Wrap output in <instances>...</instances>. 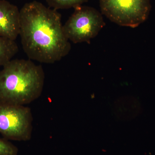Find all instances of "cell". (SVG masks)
<instances>
[{
  "instance_id": "6da1fadb",
  "label": "cell",
  "mask_w": 155,
  "mask_h": 155,
  "mask_svg": "<svg viewBox=\"0 0 155 155\" xmlns=\"http://www.w3.org/2000/svg\"><path fill=\"white\" fill-rule=\"evenodd\" d=\"M19 35L29 60L40 63L54 64L71 50L61 14L37 1L26 3L20 9Z\"/></svg>"
},
{
  "instance_id": "9c48e42d",
  "label": "cell",
  "mask_w": 155,
  "mask_h": 155,
  "mask_svg": "<svg viewBox=\"0 0 155 155\" xmlns=\"http://www.w3.org/2000/svg\"><path fill=\"white\" fill-rule=\"evenodd\" d=\"M18 149L5 138H0V155H18Z\"/></svg>"
},
{
  "instance_id": "8992f818",
  "label": "cell",
  "mask_w": 155,
  "mask_h": 155,
  "mask_svg": "<svg viewBox=\"0 0 155 155\" xmlns=\"http://www.w3.org/2000/svg\"><path fill=\"white\" fill-rule=\"evenodd\" d=\"M20 30V10L6 0H0V36L15 41Z\"/></svg>"
},
{
  "instance_id": "ba28073f",
  "label": "cell",
  "mask_w": 155,
  "mask_h": 155,
  "mask_svg": "<svg viewBox=\"0 0 155 155\" xmlns=\"http://www.w3.org/2000/svg\"><path fill=\"white\" fill-rule=\"evenodd\" d=\"M49 8L57 10L67 9L81 6L88 0H45Z\"/></svg>"
},
{
  "instance_id": "7a4b0ae2",
  "label": "cell",
  "mask_w": 155,
  "mask_h": 155,
  "mask_svg": "<svg viewBox=\"0 0 155 155\" xmlns=\"http://www.w3.org/2000/svg\"><path fill=\"white\" fill-rule=\"evenodd\" d=\"M45 73L31 60H11L0 71V102L25 106L41 96Z\"/></svg>"
},
{
  "instance_id": "277c9868",
  "label": "cell",
  "mask_w": 155,
  "mask_h": 155,
  "mask_svg": "<svg viewBox=\"0 0 155 155\" xmlns=\"http://www.w3.org/2000/svg\"><path fill=\"white\" fill-rule=\"evenodd\" d=\"M102 14L121 26L136 28L149 15L150 0H99Z\"/></svg>"
},
{
  "instance_id": "3957f363",
  "label": "cell",
  "mask_w": 155,
  "mask_h": 155,
  "mask_svg": "<svg viewBox=\"0 0 155 155\" xmlns=\"http://www.w3.org/2000/svg\"><path fill=\"white\" fill-rule=\"evenodd\" d=\"M33 118L26 106L0 102V134L8 140L26 141L31 138Z\"/></svg>"
},
{
  "instance_id": "5b68a950",
  "label": "cell",
  "mask_w": 155,
  "mask_h": 155,
  "mask_svg": "<svg viewBox=\"0 0 155 155\" xmlns=\"http://www.w3.org/2000/svg\"><path fill=\"white\" fill-rule=\"evenodd\" d=\"M67 22L63 25L65 35L74 43L87 42L97 35L105 25L102 14L88 6L76 7Z\"/></svg>"
},
{
  "instance_id": "52a82bcc",
  "label": "cell",
  "mask_w": 155,
  "mask_h": 155,
  "mask_svg": "<svg viewBox=\"0 0 155 155\" xmlns=\"http://www.w3.org/2000/svg\"><path fill=\"white\" fill-rule=\"evenodd\" d=\"M19 51L15 41L0 36V67L12 60Z\"/></svg>"
}]
</instances>
